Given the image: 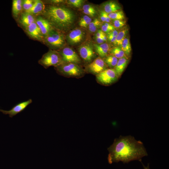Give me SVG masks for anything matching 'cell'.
<instances>
[{"instance_id":"30bf717a","label":"cell","mask_w":169,"mask_h":169,"mask_svg":"<svg viewBox=\"0 0 169 169\" xmlns=\"http://www.w3.org/2000/svg\"><path fill=\"white\" fill-rule=\"evenodd\" d=\"M108 67L103 59L98 57L87 66L86 70L89 73L96 75Z\"/></svg>"},{"instance_id":"d590c367","label":"cell","mask_w":169,"mask_h":169,"mask_svg":"<svg viewBox=\"0 0 169 169\" xmlns=\"http://www.w3.org/2000/svg\"><path fill=\"white\" fill-rule=\"evenodd\" d=\"M95 39L96 40V42L97 43V44H103L105 43V41L103 39L101 38H95Z\"/></svg>"},{"instance_id":"277c9868","label":"cell","mask_w":169,"mask_h":169,"mask_svg":"<svg viewBox=\"0 0 169 169\" xmlns=\"http://www.w3.org/2000/svg\"><path fill=\"white\" fill-rule=\"evenodd\" d=\"M59 74L67 77L80 78L84 74V70L79 64L70 63L63 62L54 67Z\"/></svg>"},{"instance_id":"4316f807","label":"cell","mask_w":169,"mask_h":169,"mask_svg":"<svg viewBox=\"0 0 169 169\" xmlns=\"http://www.w3.org/2000/svg\"><path fill=\"white\" fill-rule=\"evenodd\" d=\"M92 21V18L86 15H84L80 19L79 22V25L80 27L86 28Z\"/></svg>"},{"instance_id":"7a4b0ae2","label":"cell","mask_w":169,"mask_h":169,"mask_svg":"<svg viewBox=\"0 0 169 169\" xmlns=\"http://www.w3.org/2000/svg\"><path fill=\"white\" fill-rule=\"evenodd\" d=\"M41 15L46 18L54 28L63 33L72 26L75 18L73 11L61 5H45Z\"/></svg>"},{"instance_id":"836d02e7","label":"cell","mask_w":169,"mask_h":169,"mask_svg":"<svg viewBox=\"0 0 169 169\" xmlns=\"http://www.w3.org/2000/svg\"><path fill=\"white\" fill-rule=\"evenodd\" d=\"M103 24L110 29L111 31L116 29L112 24L110 23H104Z\"/></svg>"},{"instance_id":"74e56055","label":"cell","mask_w":169,"mask_h":169,"mask_svg":"<svg viewBox=\"0 0 169 169\" xmlns=\"http://www.w3.org/2000/svg\"><path fill=\"white\" fill-rule=\"evenodd\" d=\"M142 163V162H141ZM142 166L143 167L144 169H150L149 168V164H148L146 166H145L142 163Z\"/></svg>"},{"instance_id":"f546056e","label":"cell","mask_w":169,"mask_h":169,"mask_svg":"<svg viewBox=\"0 0 169 169\" xmlns=\"http://www.w3.org/2000/svg\"><path fill=\"white\" fill-rule=\"evenodd\" d=\"M66 1L68 4L76 8H81L84 1L83 0H68Z\"/></svg>"},{"instance_id":"3957f363","label":"cell","mask_w":169,"mask_h":169,"mask_svg":"<svg viewBox=\"0 0 169 169\" xmlns=\"http://www.w3.org/2000/svg\"><path fill=\"white\" fill-rule=\"evenodd\" d=\"M42 43L49 49L58 51L65 46V36L63 32L53 28L44 37Z\"/></svg>"},{"instance_id":"d4e9b609","label":"cell","mask_w":169,"mask_h":169,"mask_svg":"<svg viewBox=\"0 0 169 169\" xmlns=\"http://www.w3.org/2000/svg\"><path fill=\"white\" fill-rule=\"evenodd\" d=\"M102 25V22L98 19L95 18L89 25L88 27V29L90 32L94 33L101 27Z\"/></svg>"},{"instance_id":"e0dca14e","label":"cell","mask_w":169,"mask_h":169,"mask_svg":"<svg viewBox=\"0 0 169 169\" xmlns=\"http://www.w3.org/2000/svg\"><path fill=\"white\" fill-rule=\"evenodd\" d=\"M45 6V5L43 1L34 0V3L32 7L27 12L35 16L41 15L44 10Z\"/></svg>"},{"instance_id":"4fadbf2b","label":"cell","mask_w":169,"mask_h":169,"mask_svg":"<svg viewBox=\"0 0 169 169\" xmlns=\"http://www.w3.org/2000/svg\"><path fill=\"white\" fill-rule=\"evenodd\" d=\"M32 102L31 99L27 101L19 103L13 106L9 110L0 109V111L5 115H8L10 117H12L24 110Z\"/></svg>"},{"instance_id":"484cf974","label":"cell","mask_w":169,"mask_h":169,"mask_svg":"<svg viewBox=\"0 0 169 169\" xmlns=\"http://www.w3.org/2000/svg\"><path fill=\"white\" fill-rule=\"evenodd\" d=\"M108 15L112 20H124L125 18L124 13L122 10L109 13Z\"/></svg>"},{"instance_id":"5b68a950","label":"cell","mask_w":169,"mask_h":169,"mask_svg":"<svg viewBox=\"0 0 169 169\" xmlns=\"http://www.w3.org/2000/svg\"><path fill=\"white\" fill-rule=\"evenodd\" d=\"M63 62L58 51L49 49L44 54L38 61V63L47 69L51 66L56 67Z\"/></svg>"},{"instance_id":"2e32d148","label":"cell","mask_w":169,"mask_h":169,"mask_svg":"<svg viewBox=\"0 0 169 169\" xmlns=\"http://www.w3.org/2000/svg\"><path fill=\"white\" fill-rule=\"evenodd\" d=\"M102 6L103 10L108 14L122 10L121 6L120 3L115 1H110L105 2Z\"/></svg>"},{"instance_id":"ffe728a7","label":"cell","mask_w":169,"mask_h":169,"mask_svg":"<svg viewBox=\"0 0 169 169\" xmlns=\"http://www.w3.org/2000/svg\"><path fill=\"white\" fill-rule=\"evenodd\" d=\"M129 28L125 26L119 31L118 34L116 37L115 42L114 44L117 46H120L122 42L127 35Z\"/></svg>"},{"instance_id":"8fae6325","label":"cell","mask_w":169,"mask_h":169,"mask_svg":"<svg viewBox=\"0 0 169 169\" xmlns=\"http://www.w3.org/2000/svg\"><path fill=\"white\" fill-rule=\"evenodd\" d=\"M24 31L31 39L43 43L44 37L35 22L30 25Z\"/></svg>"},{"instance_id":"1f68e13d","label":"cell","mask_w":169,"mask_h":169,"mask_svg":"<svg viewBox=\"0 0 169 169\" xmlns=\"http://www.w3.org/2000/svg\"><path fill=\"white\" fill-rule=\"evenodd\" d=\"M66 1L63 0H50L43 1L45 4L53 5H61L65 2Z\"/></svg>"},{"instance_id":"44dd1931","label":"cell","mask_w":169,"mask_h":169,"mask_svg":"<svg viewBox=\"0 0 169 169\" xmlns=\"http://www.w3.org/2000/svg\"><path fill=\"white\" fill-rule=\"evenodd\" d=\"M120 47L126 57L129 58L131 51V47L129 38L127 35L122 42Z\"/></svg>"},{"instance_id":"6da1fadb","label":"cell","mask_w":169,"mask_h":169,"mask_svg":"<svg viewBox=\"0 0 169 169\" xmlns=\"http://www.w3.org/2000/svg\"><path fill=\"white\" fill-rule=\"evenodd\" d=\"M107 149L109 152L108 160L110 164L119 161L128 163L134 160L141 162L143 157L148 155L142 142L136 140L130 135L120 136L115 138Z\"/></svg>"},{"instance_id":"e575fe53","label":"cell","mask_w":169,"mask_h":169,"mask_svg":"<svg viewBox=\"0 0 169 169\" xmlns=\"http://www.w3.org/2000/svg\"><path fill=\"white\" fill-rule=\"evenodd\" d=\"M119 31L117 30L116 29H115L110 32H109L108 33H107V34H108L110 35H112L113 36L116 37Z\"/></svg>"},{"instance_id":"5bb4252c","label":"cell","mask_w":169,"mask_h":169,"mask_svg":"<svg viewBox=\"0 0 169 169\" xmlns=\"http://www.w3.org/2000/svg\"><path fill=\"white\" fill-rule=\"evenodd\" d=\"M35 22L40 30L44 37L53 28L49 21L41 15L35 16Z\"/></svg>"},{"instance_id":"4dcf8cb0","label":"cell","mask_w":169,"mask_h":169,"mask_svg":"<svg viewBox=\"0 0 169 169\" xmlns=\"http://www.w3.org/2000/svg\"><path fill=\"white\" fill-rule=\"evenodd\" d=\"M100 19L101 21L104 23H110L111 20L109 17L108 14L106 13L103 10H101L100 14Z\"/></svg>"},{"instance_id":"ba28073f","label":"cell","mask_w":169,"mask_h":169,"mask_svg":"<svg viewBox=\"0 0 169 169\" xmlns=\"http://www.w3.org/2000/svg\"><path fill=\"white\" fill-rule=\"evenodd\" d=\"M78 51L81 58L87 63L91 62L96 56L93 45L89 43L81 45L79 47Z\"/></svg>"},{"instance_id":"cb8c5ba5","label":"cell","mask_w":169,"mask_h":169,"mask_svg":"<svg viewBox=\"0 0 169 169\" xmlns=\"http://www.w3.org/2000/svg\"><path fill=\"white\" fill-rule=\"evenodd\" d=\"M109 53L118 59L124 57H126L120 47L119 46H116L110 49Z\"/></svg>"},{"instance_id":"8d00e7d4","label":"cell","mask_w":169,"mask_h":169,"mask_svg":"<svg viewBox=\"0 0 169 169\" xmlns=\"http://www.w3.org/2000/svg\"><path fill=\"white\" fill-rule=\"evenodd\" d=\"M101 30H98V31L95 33V38H100V37L101 38Z\"/></svg>"},{"instance_id":"83f0119b","label":"cell","mask_w":169,"mask_h":169,"mask_svg":"<svg viewBox=\"0 0 169 169\" xmlns=\"http://www.w3.org/2000/svg\"><path fill=\"white\" fill-rule=\"evenodd\" d=\"M34 3V0H23L22 5L23 12H27L32 7Z\"/></svg>"},{"instance_id":"8992f818","label":"cell","mask_w":169,"mask_h":169,"mask_svg":"<svg viewBox=\"0 0 169 169\" xmlns=\"http://www.w3.org/2000/svg\"><path fill=\"white\" fill-rule=\"evenodd\" d=\"M99 83L105 85L111 84L118 79L119 77L114 69L107 68L96 75Z\"/></svg>"},{"instance_id":"603a6c76","label":"cell","mask_w":169,"mask_h":169,"mask_svg":"<svg viewBox=\"0 0 169 169\" xmlns=\"http://www.w3.org/2000/svg\"><path fill=\"white\" fill-rule=\"evenodd\" d=\"M103 59L108 67L113 69L115 68L118 60V59L110 54Z\"/></svg>"},{"instance_id":"7c38bea8","label":"cell","mask_w":169,"mask_h":169,"mask_svg":"<svg viewBox=\"0 0 169 169\" xmlns=\"http://www.w3.org/2000/svg\"><path fill=\"white\" fill-rule=\"evenodd\" d=\"M35 21V16L29 12H23L16 21L18 26L24 30Z\"/></svg>"},{"instance_id":"ac0fdd59","label":"cell","mask_w":169,"mask_h":169,"mask_svg":"<svg viewBox=\"0 0 169 169\" xmlns=\"http://www.w3.org/2000/svg\"><path fill=\"white\" fill-rule=\"evenodd\" d=\"M129 62V58L126 57H124L118 59L114 69L119 78L120 77Z\"/></svg>"},{"instance_id":"7402d4cb","label":"cell","mask_w":169,"mask_h":169,"mask_svg":"<svg viewBox=\"0 0 169 169\" xmlns=\"http://www.w3.org/2000/svg\"><path fill=\"white\" fill-rule=\"evenodd\" d=\"M83 12L90 17H95L97 14V11L95 7L91 4H85L83 5Z\"/></svg>"},{"instance_id":"9a60e30c","label":"cell","mask_w":169,"mask_h":169,"mask_svg":"<svg viewBox=\"0 0 169 169\" xmlns=\"http://www.w3.org/2000/svg\"><path fill=\"white\" fill-rule=\"evenodd\" d=\"M93 46L95 52L102 59L108 55L110 49L109 45L106 43L101 44H94Z\"/></svg>"},{"instance_id":"d6986e66","label":"cell","mask_w":169,"mask_h":169,"mask_svg":"<svg viewBox=\"0 0 169 169\" xmlns=\"http://www.w3.org/2000/svg\"><path fill=\"white\" fill-rule=\"evenodd\" d=\"M22 3V0H13L12 13L13 18L16 21L23 12Z\"/></svg>"},{"instance_id":"d6a6232c","label":"cell","mask_w":169,"mask_h":169,"mask_svg":"<svg viewBox=\"0 0 169 169\" xmlns=\"http://www.w3.org/2000/svg\"><path fill=\"white\" fill-rule=\"evenodd\" d=\"M107 39H108L109 41L111 43L115 44L116 39V37L113 36L112 35H110L108 34H107Z\"/></svg>"},{"instance_id":"f1b7e54d","label":"cell","mask_w":169,"mask_h":169,"mask_svg":"<svg viewBox=\"0 0 169 169\" xmlns=\"http://www.w3.org/2000/svg\"><path fill=\"white\" fill-rule=\"evenodd\" d=\"M115 29H121L126 25V21L124 20H112V24Z\"/></svg>"},{"instance_id":"52a82bcc","label":"cell","mask_w":169,"mask_h":169,"mask_svg":"<svg viewBox=\"0 0 169 169\" xmlns=\"http://www.w3.org/2000/svg\"><path fill=\"white\" fill-rule=\"evenodd\" d=\"M60 55L63 62L79 64L81 60L76 52L71 48L64 47L58 51Z\"/></svg>"},{"instance_id":"9c48e42d","label":"cell","mask_w":169,"mask_h":169,"mask_svg":"<svg viewBox=\"0 0 169 169\" xmlns=\"http://www.w3.org/2000/svg\"><path fill=\"white\" fill-rule=\"evenodd\" d=\"M85 35L84 31L76 28L71 31L65 36L66 40L71 45L79 44L84 40Z\"/></svg>"}]
</instances>
